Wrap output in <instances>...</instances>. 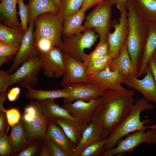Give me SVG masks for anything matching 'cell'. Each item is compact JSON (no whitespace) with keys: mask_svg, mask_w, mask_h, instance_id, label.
Masks as SVG:
<instances>
[{"mask_svg":"<svg viewBox=\"0 0 156 156\" xmlns=\"http://www.w3.org/2000/svg\"><path fill=\"white\" fill-rule=\"evenodd\" d=\"M20 47L0 41V57L16 55Z\"/></svg>","mask_w":156,"mask_h":156,"instance_id":"37","label":"cell"},{"mask_svg":"<svg viewBox=\"0 0 156 156\" xmlns=\"http://www.w3.org/2000/svg\"><path fill=\"white\" fill-rule=\"evenodd\" d=\"M14 55L0 57V67L5 63L13 61L14 58Z\"/></svg>","mask_w":156,"mask_h":156,"instance_id":"48","label":"cell"},{"mask_svg":"<svg viewBox=\"0 0 156 156\" xmlns=\"http://www.w3.org/2000/svg\"><path fill=\"white\" fill-rule=\"evenodd\" d=\"M148 66L152 72L156 85V61L153 56L148 62Z\"/></svg>","mask_w":156,"mask_h":156,"instance_id":"45","label":"cell"},{"mask_svg":"<svg viewBox=\"0 0 156 156\" xmlns=\"http://www.w3.org/2000/svg\"><path fill=\"white\" fill-rule=\"evenodd\" d=\"M10 73L8 71L0 70V92L4 93L8 87V76Z\"/></svg>","mask_w":156,"mask_h":156,"instance_id":"40","label":"cell"},{"mask_svg":"<svg viewBox=\"0 0 156 156\" xmlns=\"http://www.w3.org/2000/svg\"><path fill=\"white\" fill-rule=\"evenodd\" d=\"M8 125L5 113L1 112L0 114V135L7 134Z\"/></svg>","mask_w":156,"mask_h":156,"instance_id":"41","label":"cell"},{"mask_svg":"<svg viewBox=\"0 0 156 156\" xmlns=\"http://www.w3.org/2000/svg\"><path fill=\"white\" fill-rule=\"evenodd\" d=\"M122 83L138 91L147 101L156 103V85L148 66L143 79H139L133 75H128L124 77Z\"/></svg>","mask_w":156,"mask_h":156,"instance_id":"15","label":"cell"},{"mask_svg":"<svg viewBox=\"0 0 156 156\" xmlns=\"http://www.w3.org/2000/svg\"><path fill=\"white\" fill-rule=\"evenodd\" d=\"M43 62L38 56L31 58L22 64L8 78V86L17 84L23 88L33 87L38 81V73L42 69Z\"/></svg>","mask_w":156,"mask_h":156,"instance_id":"9","label":"cell"},{"mask_svg":"<svg viewBox=\"0 0 156 156\" xmlns=\"http://www.w3.org/2000/svg\"><path fill=\"white\" fill-rule=\"evenodd\" d=\"M25 33L21 27H11L0 25V41L20 47Z\"/></svg>","mask_w":156,"mask_h":156,"instance_id":"28","label":"cell"},{"mask_svg":"<svg viewBox=\"0 0 156 156\" xmlns=\"http://www.w3.org/2000/svg\"><path fill=\"white\" fill-rule=\"evenodd\" d=\"M40 101L42 112L49 122L60 118L78 120L73 117L66 109L57 104L55 99H46Z\"/></svg>","mask_w":156,"mask_h":156,"instance_id":"20","label":"cell"},{"mask_svg":"<svg viewBox=\"0 0 156 156\" xmlns=\"http://www.w3.org/2000/svg\"><path fill=\"white\" fill-rule=\"evenodd\" d=\"M46 137L55 142L69 156H71L76 146L57 123L54 122L49 123Z\"/></svg>","mask_w":156,"mask_h":156,"instance_id":"18","label":"cell"},{"mask_svg":"<svg viewBox=\"0 0 156 156\" xmlns=\"http://www.w3.org/2000/svg\"><path fill=\"white\" fill-rule=\"evenodd\" d=\"M103 140L98 124L95 121H92L84 131L71 156H79L82 151L89 145Z\"/></svg>","mask_w":156,"mask_h":156,"instance_id":"21","label":"cell"},{"mask_svg":"<svg viewBox=\"0 0 156 156\" xmlns=\"http://www.w3.org/2000/svg\"><path fill=\"white\" fill-rule=\"evenodd\" d=\"M5 113L8 124L9 126H12L20 121L21 117L18 110L14 108L3 110Z\"/></svg>","mask_w":156,"mask_h":156,"instance_id":"36","label":"cell"},{"mask_svg":"<svg viewBox=\"0 0 156 156\" xmlns=\"http://www.w3.org/2000/svg\"><path fill=\"white\" fill-rule=\"evenodd\" d=\"M28 24V29L25 33L19 50L8 70L10 74L16 70L20 64L31 58L38 56L40 54L35 43L34 35L35 21H31Z\"/></svg>","mask_w":156,"mask_h":156,"instance_id":"11","label":"cell"},{"mask_svg":"<svg viewBox=\"0 0 156 156\" xmlns=\"http://www.w3.org/2000/svg\"><path fill=\"white\" fill-rule=\"evenodd\" d=\"M53 122L61 127L66 135L76 146L79 143L84 131L88 125L79 120H74L64 118H58Z\"/></svg>","mask_w":156,"mask_h":156,"instance_id":"19","label":"cell"},{"mask_svg":"<svg viewBox=\"0 0 156 156\" xmlns=\"http://www.w3.org/2000/svg\"><path fill=\"white\" fill-rule=\"evenodd\" d=\"M108 44L107 41L99 42L95 49L87 55L83 62L88 67L96 58L108 54Z\"/></svg>","mask_w":156,"mask_h":156,"instance_id":"33","label":"cell"},{"mask_svg":"<svg viewBox=\"0 0 156 156\" xmlns=\"http://www.w3.org/2000/svg\"><path fill=\"white\" fill-rule=\"evenodd\" d=\"M109 68L111 70H116L124 77L134 75L133 66L127 49L126 40L119 55L113 59Z\"/></svg>","mask_w":156,"mask_h":156,"instance_id":"25","label":"cell"},{"mask_svg":"<svg viewBox=\"0 0 156 156\" xmlns=\"http://www.w3.org/2000/svg\"><path fill=\"white\" fill-rule=\"evenodd\" d=\"M127 7L129 26L127 47L132 63L134 75L136 77L148 34L149 25L135 0L128 1Z\"/></svg>","mask_w":156,"mask_h":156,"instance_id":"2","label":"cell"},{"mask_svg":"<svg viewBox=\"0 0 156 156\" xmlns=\"http://www.w3.org/2000/svg\"><path fill=\"white\" fill-rule=\"evenodd\" d=\"M63 54L66 72L61 82L63 86L77 82L91 83L86 73L87 67L83 62Z\"/></svg>","mask_w":156,"mask_h":156,"instance_id":"14","label":"cell"},{"mask_svg":"<svg viewBox=\"0 0 156 156\" xmlns=\"http://www.w3.org/2000/svg\"><path fill=\"white\" fill-rule=\"evenodd\" d=\"M38 56L43 62L42 69L47 77L57 78L65 73L64 54L60 48L53 46L49 52L40 53Z\"/></svg>","mask_w":156,"mask_h":156,"instance_id":"13","label":"cell"},{"mask_svg":"<svg viewBox=\"0 0 156 156\" xmlns=\"http://www.w3.org/2000/svg\"><path fill=\"white\" fill-rule=\"evenodd\" d=\"M84 0H60L59 12L64 20L79 11Z\"/></svg>","mask_w":156,"mask_h":156,"instance_id":"31","label":"cell"},{"mask_svg":"<svg viewBox=\"0 0 156 156\" xmlns=\"http://www.w3.org/2000/svg\"><path fill=\"white\" fill-rule=\"evenodd\" d=\"M85 11L81 9L64 20L62 36H67L81 32L86 29L82 25Z\"/></svg>","mask_w":156,"mask_h":156,"instance_id":"26","label":"cell"},{"mask_svg":"<svg viewBox=\"0 0 156 156\" xmlns=\"http://www.w3.org/2000/svg\"><path fill=\"white\" fill-rule=\"evenodd\" d=\"M16 0H1L0 4V20L9 27H21L17 17Z\"/></svg>","mask_w":156,"mask_h":156,"instance_id":"23","label":"cell"},{"mask_svg":"<svg viewBox=\"0 0 156 156\" xmlns=\"http://www.w3.org/2000/svg\"><path fill=\"white\" fill-rule=\"evenodd\" d=\"M12 150L10 144L0 147V155L7 156L8 155Z\"/></svg>","mask_w":156,"mask_h":156,"instance_id":"47","label":"cell"},{"mask_svg":"<svg viewBox=\"0 0 156 156\" xmlns=\"http://www.w3.org/2000/svg\"><path fill=\"white\" fill-rule=\"evenodd\" d=\"M63 22L59 12H48L40 15L35 20V40H48L53 46L60 48L62 42Z\"/></svg>","mask_w":156,"mask_h":156,"instance_id":"4","label":"cell"},{"mask_svg":"<svg viewBox=\"0 0 156 156\" xmlns=\"http://www.w3.org/2000/svg\"><path fill=\"white\" fill-rule=\"evenodd\" d=\"M0 1L1 0H0Z\"/></svg>","mask_w":156,"mask_h":156,"instance_id":"53","label":"cell"},{"mask_svg":"<svg viewBox=\"0 0 156 156\" xmlns=\"http://www.w3.org/2000/svg\"><path fill=\"white\" fill-rule=\"evenodd\" d=\"M135 94L134 90L126 89L105 90L91 117V121L98 124L103 139L129 114L134 103Z\"/></svg>","mask_w":156,"mask_h":156,"instance_id":"1","label":"cell"},{"mask_svg":"<svg viewBox=\"0 0 156 156\" xmlns=\"http://www.w3.org/2000/svg\"><path fill=\"white\" fill-rule=\"evenodd\" d=\"M120 15L119 22L114 20L112 24L114 31L107 35L106 41L108 44V54L114 58L118 56L127 37L129 31L127 7L119 10Z\"/></svg>","mask_w":156,"mask_h":156,"instance_id":"10","label":"cell"},{"mask_svg":"<svg viewBox=\"0 0 156 156\" xmlns=\"http://www.w3.org/2000/svg\"><path fill=\"white\" fill-rule=\"evenodd\" d=\"M26 88L28 91L25 94L26 96L31 100L49 99H55L59 98L66 99L68 96V94L64 88L51 90H37L31 87H28Z\"/></svg>","mask_w":156,"mask_h":156,"instance_id":"29","label":"cell"},{"mask_svg":"<svg viewBox=\"0 0 156 156\" xmlns=\"http://www.w3.org/2000/svg\"><path fill=\"white\" fill-rule=\"evenodd\" d=\"M148 22L156 21V0H135Z\"/></svg>","mask_w":156,"mask_h":156,"instance_id":"32","label":"cell"},{"mask_svg":"<svg viewBox=\"0 0 156 156\" xmlns=\"http://www.w3.org/2000/svg\"><path fill=\"white\" fill-rule=\"evenodd\" d=\"M38 144H33L22 151L18 154V156H31L33 155L37 150Z\"/></svg>","mask_w":156,"mask_h":156,"instance_id":"42","label":"cell"},{"mask_svg":"<svg viewBox=\"0 0 156 156\" xmlns=\"http://www.w3.org/2000/svg\"><path fill=\"white\" fill-rule=\"evenodd\" d=\"M21 91L20 88L18 86L12 88L7 93V98L10 102H14L17 99Z\"/></svg>","mask_w":156,"mask_h":156,"instance_id":"43","label":"cell"},{"mask_svg":"<svg viewBox=\"0 0 156 156\" xmlns=\"http://www.w3.org/2000/svg\"><path fill=\"white\" fill-rule=\"evenodd\" d=\"M35 43L40 53L49 52L54 46L50 41L41 39L35 40Z\"/></svg>","mask_w":156,"mask_h":156,"instance_id":"39","label":"cell"},{"mask_svg":"<svg viewBox=\"0 0 156 156\" xmlns=\"http://www.w3.org/2000/svg\"><path fill=\"white\" fill-rule=\"evenodd\" d=\"M28 24L40 15L48 12L59 13L54 0H29L27 5Z\"/></svg>","mask_w":156,"mask_h":156,"instance_id":"22","label":"cell"},{"mask_svg":"<svg viewBox=\"0 0 156 156\" xmlns=\"http://www.w3.org/2000/svg\"><path fill=\"white\" fill-rule=\"evenodd\" d=\"M7 93L5 92L4 93H0V112H3L4 109L3 107V103L7 97Z\"/></svg>","mask_w":156,"mask_h":156,"instance_id":"50","label":"cell"},{"mask_svg":"<svg viewBox=\"0 0 156 156\" xmlns=\"http://www.w3.org/2000/svg\"><path fill=\"white\" fill-rule=\"evenodd\" d=\"M152 56L154 58L155 61H156V49L154 51Z\"/></svg>","mask_w":156,"mask_h":156,"instance_id":"52","label":"cell"},{"mask_svg":"<svg viewBox=\"0 0 156 156\" xmlns=\"http://www.w3.org/2000/svg\"><path fill=\"white\" fill-rule=\"evenodd\" d=\"M106 142L107 139L90 144L84 149L79 156H101L105 151L104 146Z\"/></svg>","mask_w":156,"mask_h":156,"instance_id":"34","label":"cell"},{"mask_svg":"<svg viewBox=\"0 0 156 156\" xmlns=\"http://www.w3.org/2000/svg\"><path fill=\"white\" fill-rule=\"evenodd\" d=\"M8 138L12 150L14 151L21 149L27 143L29 140L21 120L12 126L11 132Z\"/></svg>","mask_w":156,"mask_h":156,"instance_id":"27","label":"cell"},{"mask_svg":"<svg viewBox=\"0 0 156 156\" xmlns=\"http://www.w3.org/2000/svg\"><path fill=\"white\" fill-rule=\"evenodd\" d=\"M147 129L140 130L127 135L125 138L119 140L114 147L105 151L101 156H118L132 153L142 143L156 145V127Z\"/></svg>","mask_w":156,"mask_h":156,"instance_id":"6","label":"cell"},{"mask_svg":"<svg viewBox=\"0 0 156 156\" xmlns=\"http://www.w3.org/2000/svg\"><path fill=\"white\" fill-rule=\"evenodd\" d=\"M104 0H84L80 9L86 11L88 9L97 5Z\"/></svg>","mask_w":156,"mask_h":156,"instance_id":"44","label":"cell"},{"mask_svg":"<svg viewBox=\"0 0 156 156\" xmlns=\"http://www.w3.org/2000/svg\"><path fill=\"white\" fill-rule=\"evenodd\" d=\"M68 96L64 99V103L72 102L77 100L89 102L101 97L103 89L92 83L77 82L64 87Z\"/></svg>","mask_w":156,"mask_h":156,"instance_id":"12","label":"cell"},{"mask_svg":"<svg viewBox=\"0 0 156 156\" xmlns=\"http://www.w3.org/2000/svg\"><path fill=\"white\" fill-rule=\"evenodd\" d=\"M124 77L116 70H111L108 67L89 78L91 83L104 90H122L126 89L122 85Z\"/></svg>","mask_w":156,"mask_h":156,"instance_id":"16","label":"cell"},{"mask_svg":"<svg viewBox=\"0 0 156 156\" xmlns=\"http://www.w3.org/2000/svg\"><path fill=\"white\" fill-rule=\"evenodd\" d=\"M148 23V32L139 71L142 74L146 73L148 62L156 49V21L149 22Z\"/></svg>","mask_w":156,"mask_h":156,"instance_id":"24","label":"cell"},{"mask_svg":"<svg viewBox=\"0 0 156 156\" xmlns=\"http://www.w3.org/2000/svg\"><path fill=\"white\" fill-rule=\"evenodd\" d=\"M54 1L57 8L58 10H59L60 7V0H54Z\"/></svg>","mask_w":156,"mask_h":156,"instance_id":"51","label":"cell"},{"mask_svg":"<svg viewBox=\"0 0 156 156\" xmlns=\"http://www.w3.org/2000/svg\"><path fill=\"white\" fill-rule=\"evenodd\" d=\"M29 141L46 138L48 123L41 110L40 100L30 101L25 108L21 119Z\"/></svg>","mask_w":156,"mask_h":156,"instance_id":"5","label":"cell"},{"mask_svg":"<svg viewBox=\"0 0 156 156\" xmlns=\"http://www.w3.org/2000/svg\"><path fill=\"white\" fill-rule=\"evenodd\" d=\"M101 99V97L89 102L77 100L73 102L64 103L61 106L66 109L74 118L89 125L91 122L92 113Z\"/></svg>","mask_w":156,"mask_h":156,"instance_id":"17","label":"cell"},{"mask_svg":"<svg viewBox=\"0 0 156 156\" xmlns=\"http://www.w3.org/2000/svg\"><path fill=\"white\" fill-rule=\"evenodd\" d=\"M95 32L90 28L86 29L83 33L79 32L74 35L63 36L60 48L64 53L83 62L87 55L84 50L90 48L97 39L98 35Z\"/></svg>","mask_w":156,"mask_h":156,"instance_id":"7","label":"cell"},{"mask_svg":"<svg viewBox=\"0 0 156 156\" xmlns=\"http://www.w3.org/2000/svg\"><path fill=\"white\" fill-rule=\"evenodd\" d=\"M45 138L51 156H69L53 141L47 137Z\"/></svg>","mask_w":156,"mask_h":156,"instance_id":"38","label":"cell"},{"mask_svg":"<svg viewBox=\"0 0 156 156\" xmlns=\"http://www.w3.org/2000/svg\"><path fill=\"white\" fill-rule=\"evenodd\" d=\"M40 156H51L46 143L43 144L39 155Z\"/></svg>","mask_w":156,"mask_h":156,"instance_id":"49","label":"cell"},{"mask_svg":"<svg viewBox=\"0 0 156 156\" xmlns=\"http://www.w3.org/2000/svg\"><path fill=\"white\" fill-rule=\"evenodd\" d=\"M113 4H116L119 10L127 7V2L129 0H107Z\"/></svg>","mask_w":156,"mask_h":156,"instance_id":"46","label":"cell"},{"mask_svg":"<svg viewBox=\"0 0 156 156\" xmlns=\"http://www.w3.org/2000/svg\"><path fill=\"white\" fill-rule=\"evenodd\" d=\"M114 4L104 0L96 5L86 18L84 25L86 29L93 28L100 37L99 42L106 41L112 24L111 9Z\"/></svg>","mask_w":156,"mask_h":156,"instance_id":"8","label":"cell"},{"mask_svg":"<svg viewBox=\"0 0 156 156\" xmlns=\"http://www.w3.org/2000/svg\"><path fill=\"white\" fill-rule=\"evenodd\" d=\"M16 3L19 8L17 14L19 15L20 17L21 27L25 33L28 29V12L27 5L25 4L23 0H16Z\"/></svg>","mask_w":156,"mask_h":156,"instance_id":"35","label":"cell"},{"mask_svg":"<svg viewBox=\"0 0 156 156\" xmlns=\"http://www.w3.org/2000/svg\"><path fill=\"white\" fill-rule=\"evenodd\" d=\"M113 57L109 54L95 59L87 67L86 73L89 77H94L101 71L109 67Z\"/></svg>","mask_w":156,"mask_h":156,"instance_id":"30","label":"cell"},{"mask_svg":"<svg viewBox=\"0 0 156 156\" xmlns=\"http://www.w3.org/2000/svg\"><path fill=\"white\" fill-rule=\"evenodd\" d=\"M155 106L147 101L144 98L136 101L130 112L122 122L112 132L107 138L104 148L107 150L114 147L119 140L127 135L142 129H149L156 127V124L145 126L146 124L150 122V119L141 120L140 114L146 109H151Z\"/></svg>","mask_w":156,"mask_h":156,"instance_id":"3","label":"cell"}]
</instances>
